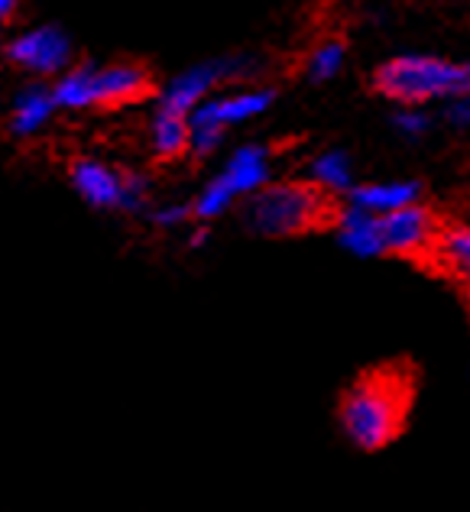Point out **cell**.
Here are the masks:
<instances>
[{"instance_id":"2e32d148","label":"cell","mask_w":470,"mask_h":512,"mask_svg":"<svg viewBox=\"0 0 470 512\" xmlns=\"http://www.w3.org/2000/svg\"><path fill=\"white\" fill-rule=\"evenodd\" d=\"M432 256L448 276L461 279L470 286V227H448V231H438Z\"/></svg>"},{"instance_id":"277c9868","label":"cell","mask_w":470,"mask_h":512,"mask_svg":"<svg viewBox=\"0 0 470 512\" xmlns=\"http://www.w3.org/2000/svg\"><path fill=\"white\" fill-rule=\"evenodd\" d=\"M247 224L263 237H299L328 221V195L312 182H266L247 195Z\"/></svg>"},{"instance_id":"3957f363","label":"cell","mask_w":470,"mask_h":512,"mask_svg":"<svg viewBox=\"0 0 470 512\" xmlns=\"http://www.w3.org/2000/svg\"><path fill=\"white\" fill-rule=\"evenodd\" d=\"M376 91L399 107H425L470 91V62L438 56H396L376 69Z\"/></svg>"},{"instance_id":"8992f818","label":"cell","mask_w":470,"mask_h":512,"mask_svg":"<svg viewBox=\"0 0 470 512\" xmlns=\"http://www.w3.org/2000/svg\"><path fill=\"white\" fill-rule=\"evenodd\" d=\"M276 104V91L266 85H237L234 91L211 94L188 114V156L208 159L224 146L227 133L263 117Z\"/></svg>"},{"instance_id":"5b68a950","label":"cell","mask_w":470,"mask_h":512,"mask_svg":"<svg viewBox=\"0 0 470 512\" xmlns=\"http://www.w3.org/2000/svg\"><path fill=\"white\" fill-rule=\"evenodd\" d=\"M69 185L91 211L146 218L153 208V182L137 169H120L101 156H75L69 163Z\"/></svg>"},{"instance_id":"7402d4cb","label":"cell","mask_w":470,"mask_h":512,"mask_svg":"<svg viewBox=\"0 0 470 512\" xmlns=\"http://www.w3.org/2000/svg\"><path fill=\"white\" fill-rule=\"evenodd\" d=\"M20 10V0H0V23H7Z\"/></svg>"},{"instance_id":"e0dca14e","label":"cell","mask_w":470,"mask_h":512,"mask_svg":"<svg viewBox=\"0 0 470 512\" xmlns=\"http://www.w3.org/2000/svg\"><path fill=\"white\" fill-rule=\"evenodd\" d=\"M344 62H347V49H344L341 39H325V43H318L312 52H308L305 78L315 85L334 82V78L344 72Z\"/></svg>"},{"instance_id":"ac0fdd59","label":"cell","mask_w":470,"mask_h":512,"mask_svg":"<svg viewBox=\"0 0 470 512\" xmlns=\"http://www.w3.org/2000/svg\"><path fill=\"white\" fill-rule=\"evenodd\" d=\"M234 205H237V195L218 179V175H214V179L208 185H201L198 195L192 198V218L201 224H214L218 218H224Z\"/></svg>"},{"instance_id":"30bf717a","label":"cell","mask_w":470,"mask_h":512,"mask_svg":"<svg viewBox=\"0 0 470 512\" xmlns=\"http://www.w3.org/2000/svg\"><path fill=\"white\" fill-rule=\"evenodd\" d=\"M380 227H383V247L389 256H406V260H415V256H432V247L438 240V221L435 214L422 208L419 201L412 205H402L389 214H380Z\"/></svg>"},{"instance_id":"ffe728a7","label":"cell","mask_w":470,"mask_h":512,"mask_svg":"<svg viewBox=\"0 0 470 512\" xmlns=\"http://www.w3.org/2000/svg\"><path fill=\"white\" fill-rule=\"evenodd\" d=\"M393 127L399 137L406 140H422L428 130H432V117L425 114V107H399L393 114Z\"/></svg>"},{"instance_id":"9a60e30c","label":"cell","mask_w":470,"mask_h":512,"mask_svg":"<svg viewBox=\"0 0 470 512\" xmlns=\"http://www.w3.org/2000/svg\"><path fill=\"white\" fill-rule=\"evenodd\" d=\"M308 182L325 195H347L354 185V163L344 150H325L308 163Z\"/></svg>"},{"instance_id":"7a4b0ae2","label":"cell","mask_w":470,"mask_h":512,"mask_svg":"<svg viewBox=\"0 0 470 512\" xmlns=\"http://www.w3.org/2000/svg\"><path fill=\"white\" fill-rule=\"evenodd\" d=\"M52 94L62 114L117 111L153 94V75L140 62H72L52 78Z\"/></svg>"},{"instance_id":"9c48e42d","label":"cell","mask_w":470,"mask_h":512,"mask_svg":"<svg viewBox=\"0 0 470 512\" xmlns=\"http://www.w3.org/2000/svg\"><path fill=\"white\" fill-rule=\"evenodd\" d=\"M59 104H56V94H52V82H43V78H26V82L13 91V98L7 104V114H4V127L13 140L20 143H30L36 137L56 124L59 117Z\"/></svg>"},{"instance_id":"52a82bcc","label":"cell","mask_w":470,"mask_h":512,"mask_svg":"<svg viewBox=\"0 0 470 512\" xmlns=\"http://www.w3.org/2000/svg\"><path fill=\"white\" fill-rule=\"evenodd\" d=\"M257 59L250 56H224V59H208L198 62L192 69L172 75L163 88H156V107L176 114H192L195 107L211 98L214 91L224 85H244L250 75H257Z\"/></svg>"},{"instance_id":"d6986e66","label":"cell","mask_w":470,"mask_h":512,"mask_svg":"<svg viewBox=\"0 0 470 512\" xmlns=\"http://www.w3.org/2000/svg\"><path fill=\"white\" fill-rule=\"evenodd\" d=\"M146 221L159 231H182L185 224H195L192 218V201H153V208L146 211Z\"/></svg>"},{"instance_id":"ba28073f","label":"cell","mask_w":470,"mask_h":512,"mask_svg":"<svg viewBox=\"0 0 470 512\" xmlns=\"http://www.w3.org/2000/svg\"><path fill=\"white\" fill-rule=\"evenodd\" d=\"M4 59L26 78L52 82L75 62V43L59 23H36L7 39Z\"/></svg>"},{"instance_id":"44dd1931","label":"cell","mask_w":470,"mask_h":512,"mask_svg":"<svg viewBox=\"0 0 470 512\" xmlns=\"http://www.w3.org/2000/svg\"><path fill=\"white\" fill-rule=\"evenodd\" d=\"M448 120L454 127L470 130V91H464V94H458V98L448 101Z\"/></svg>"},{"instance_id":"5bb4252c","label":"cell","mask_w":470,"mask_h":512,"mask_svg":"<svg viewBox=\"0 0 470 512\" xmlns=\"http://www.w3.org/2000/svg\"><path fill=\"white\" fill-rule=\"evenodd\" d=\"M146 143L156 159H182L188 156V117L166 111V107H153L150 124H146Z\"/></svg>"},{"instance_id":"6da1fadb","label":"cell","mask_w":470,"mask_h":512,"mask_svg":"<svg viewBox=\"0 0 470 512\" xmlns=\"http://www.w3.org/2000/svg\"><path fill=\"white\" fill-rule=\"evenodd\" d=\"M412 380L402 370H373L341 399V428L360 451H380L399 438L409 415Z\"/></svg>"},{"instance_id":"8fae6325","label":"cell","mask_w":470,"mask_h":512,"mask_svg":"<svg viewBox=\"0 0 470 512\" xmlns=\"http://www.w3.org/2000/svg\"><path fill=\"white\" fill-rule=\"evenodd\" d=\"M218 179L231 188V192L240 198L253 195L257 188H263L273 179V153L270 146L263 143H244L224 159V166L218 172Z\"/></svg>"},{"instance_id":"4fadbf2b","label":"cell","mask_w":470,"mask_h":512,"mask_svg":"<svg viewBox=\"0 0 470 512\" xmlns=\"http://www.w3.org/2000/svg\"><path fill=\"white\" fill-rule=\"evenodd\" d=\"M419 182H406V179H389V182H364V185H351L347 188L344 201H351V205L364 208L370 214H389L402 205H412V201H419Z\"/></svg>"},{"instance_id":"7c38bea8","label":"cell","mask_w":470,"mask_h":512,"mask_svg":"<svg viewBox=\"0 0 470 512\" xmlns=\"http://www.w3.org/2000/svg\"><path fill=\"white\" fill-rule=\"evenodd\" d=\"M334 237H338V247L360 260H373V256H386L383 247V227L380 218L364 208L344 201L341 211L334 214Z\"/></svg>"}]
</instances>
